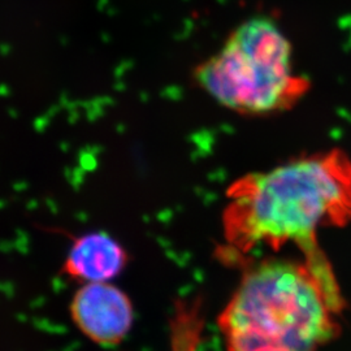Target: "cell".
Here are the masks:
<instances>
[{
	"label": "cell",
	"instance_id": "cell-1",
	"mask_svg": "<svg viewBox=\"0 0 351 351\" xmlns=\"http://www.w3.org/2000/svg\"><path fill=\"white\" fill-rule=\"evenodd\" d=\"M223 229L232 259L294 243L320 250L317 232L351 221V159L332 149L239 177L226 191Z\"/></svg>",
	"mask_w": 351,
	"mask_h": 351
},
{
	"label": "cell",
	"instance_id": "cell-4",
	"mask_svg": "<svg viewBox=\"0 0 351 351\" xmlns=\"http://www.w3.org/2000/svg\"><path fill=\"white\" fill-rule=\"evenodd\" d=\"M69 311L78 330L101 346H116L125 339L134 316L125 293L108 282L84 284Z\"/></svg>",
	"mask_w": 351,
	"mask_h": 351
},
{
	"label": "cell",
	"instance_id": "cell-5",
	"mask_svg": "<svg viewBox=\"0 0 351 351\" xmlns=\"http://www.w3.org/2000/svg\"><path fill=\"white\" fill-rule=\"evenodd\" d=\"M128 255L117 241L106 233H90L75 239L62 274L82 284L107 282L125 267Z\"/></svg>",
	"mask_w": 351,
	"mask_h": 351
},
{
	"label": "cell",
	"instance_id": "cell-2",
	"mask_svg": "<svg viewBox=\"0 0 351 351\" xmlns=\"http://www.w3.org/2000/svg\"><path fill=\"white\" fill-rule=\"evenodd\" d=\"M245 265L219 316L228 351H317L337 337L345 301L322 249Z\"/></svg>",
	"mask_w": 351,
	"mask_h": 351
},
{
	"label": "cell",
	"instance_id": "cell-3",
	"mask_svg": "<svg viewBox=\"0 0 351 351\" xmlns=\"http://www.w3.org/2000/svg\"><path fill=\"white\" fill-rule=\"evenodd\" d=\"M193 81L216 103L243 116L289 111L311 85L294 72L291 42L267 16L241 23L193 69Z\"/></svg>",
	"mask_w": 351,
	"mask_h": 351
}]
</instances>
